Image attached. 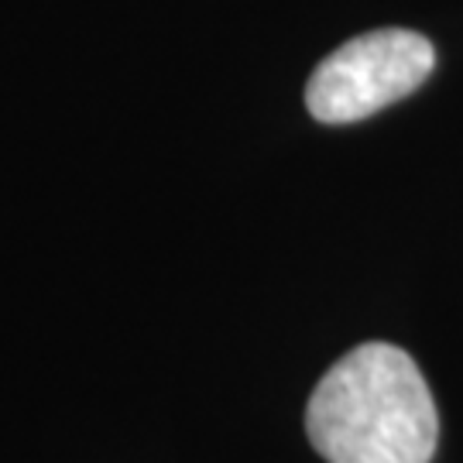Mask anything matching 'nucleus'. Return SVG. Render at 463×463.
Listing matches in <instances>:
<instances>
[{
    "label": "nucleus",
    "instance_id": "1",
    "mask_svg": "<svg viewBox=\"0 0 463 463\" xmlns=\"http://www.w3.org/2000/svg\"><path fill=\"white\" fill-rule=\"evenodd\" d=\"M306 432L326 463H430L439 415L405 350L361 344L316 384Z\"/></svg>",
    "mask_w": 463,
    "mask_h": 463
},
{
    "label": "nucleus",
    "instance_id": "2",
    "mask_svg": "<svg viewBox=\"0 0 463 463\" xmlns=\"http://www.w3.org/2000/svg\"><path fill=\"white\" fill-rule=\"evenodd\" d=\"M436 49L409 28H378L330 52L306 86V107L319 124H354L409 97L430 80Z\"/></svg>",
    "mask_w": 463,
    "mask_h": 463
}]
</instances>
